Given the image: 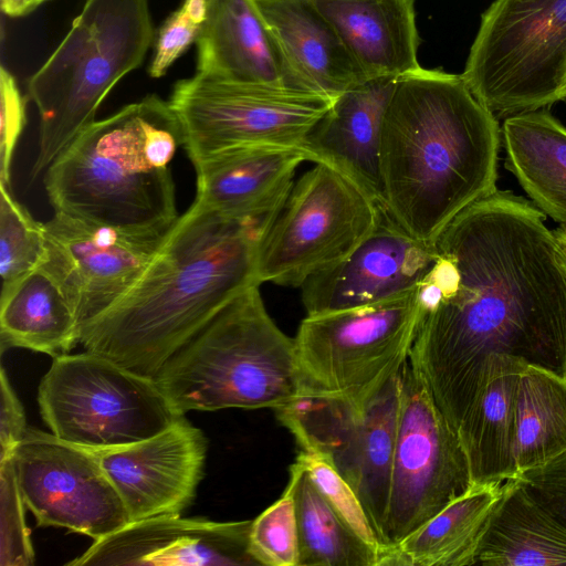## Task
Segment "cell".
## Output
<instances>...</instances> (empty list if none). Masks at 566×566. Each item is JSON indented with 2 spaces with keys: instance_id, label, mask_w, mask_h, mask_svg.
I'll use <instances>...</instances> for the list:
<instances>
[{
  "instance_id": "29",
  "label": "cell",
  "mask_w": 566,
  "mask_h": 566,
  "mask_svg": "<svg viewBox=\"0 0 566 566\" xmlns=\"http://www.w3.org/2000/svg\"><path fill=\"white\" fill-rule=\"evenodd\" d=\"M298 533V566H379L380 552L338 515L296 461L290 467Z\"/></svg>"
},
{
  "instance_id": "24",
  "label": "cell",
  "mask_w": 566,
  "mask_h": 566,
  "mask_svg": "<svg viewBox=\"0 0 566 566\" xmlns=\"http://www.w3.org/2000/svg\"><path fill=\"white\" fill-rule=\"evenodd\" d=\"M525 367L510 356L493 355L489 359L484 389L457 432L468 459L472 486L501 484L516 476L515 396Z\"/></svg>"
},
{
  "instance_id": "27",
  "label": "cell",
  "mask_w": 566,
  "mask_h": 566,
  "mask_svg": "<svg viewBox=\"0 0 566 566\" xmlns=\"http://www.w3.org/2000/svg\"><path fill=\"white\" fill-rule=\"evenodd\" d=\"M505 166L545 216L566 226V127L545 108L504 118Z\"/></svg>"
},
{
  "instance_id": "34",
  "label": "cell",
  "mask_w": 566,
  "mask_h": 566,
  "mask_svg": "<svg viewBox=\"0 0 566 566\" xmlns=\"http://www.w3.org/2000/svg\"><path fill=\"white\" fill-rule=\"evenodd\" d=\"M1 566H29L34 552L24 520V502L17 482L12 455L0 459Z\"/></svg>"
},
{
  "instance_id": "7",
  "label": "cell",
  "mask_w": 566,
  "mask_h": 566,
  "mask_svg": "<svg viewBox=\"0 0 566 566\" xmlns=\"http://www.w3.org/2000/svg\"><path fill=\"white\" fill-rule=\"evenodd\" d=\"M461 75L496 118L566 101V0H495Z\"/></svg>"
},
{
  "instance_id": "23",
  "label": "cell",
  "mask_w": 566,
  "mask_h": 566,
  "mask_svg": "<svg viewBox=\"0 0 566 566\" xmlns=\"http://www.w3.org/2000/svg\"><path fill=\"white\" fill-rule=\"evenodd\" d=\"M196 43L199 73L291 87L279 46L253 0H211Z\"/></svg>"
},
{
  "instance_id": "30",
  "label": "cell",
  "mask_w": 566,
  "mask_h": 566,
  "mask_svg": "<svg viewBox=\"0 0 566 566\" xmlns=\"http://www.w3.org/2000/svg\"><path fill=\"white\" fill-rule=\"evenodd\" d=\"M513 452L516 475L566 452V379L526 366L517 381Z\"/></svg>"
},
{
  "instance_id": "15",
  "label": "cell",
  "mask_w": 566,
  "mask_h": 566,
  "mask_svg": "<svg viewBox=\"0 0 566 566\" xmlns=\"http://www.w3.org/2000/svg\"><path fill=\"white\" fill-rule=\"evenodd\" d=\"M43 227L48 256L41 268L64 293L78 331L127 292L168 232L133 233L59 212Z\"/></svg>"
},
{
  "instance_id": "17",
  "label": "cell",
  "mask_w": 566,
  "mask_h": 566,
  "mask_svg": "<svg viewBox=\"0 0 566 566\" xmlns=\"http://www.w3.org/2000/svg\"><path fill=\"white\" fill-rule=\"evenodd\" d=\"M207 451L203 431L181 416L148 439L96 452L130 522H136L187 510L203 478Z\"/></svg>"
},
{
  "instance_id": "37",
  "label": "cell",
  "mask_w": 566,
  "mask_h": 566,
  "mask_svg": "<svg viewBox=\"0 0 566 566\" xmlns=\"http://www.w3.org/2000/svg\"><path fill=\"white\" fill-rule=\"evenodd\" d=\"M201 29L180 8L174 11L158 31L149 75L154 78L164 76L176 60L197 42Z\"/></svg>"
},
{
  "instance_id": "26",
  "label": "cell",
  "mask_w": 566,
  "mask_h": 566,
  "mask_svg": "<svg viewBox=\"0 0 566 566\" xmlns=\"http://www.w3.org/2000/svg\"><path fill=\"white\" fill-rule=\"evenodd\" d=\"M502 484L471 486L438 514L387 548L380 566L475 565Z\"/></svg>"
},
{
  "instance_id": "18",
  "label": "cell",
  "mask_w": 566,
  "mask_h": 566,
  "mask_svg": "<svg viewBox=\"0 0 566 566\" xmlns=\"http://www.w3.org/2000/svg\"><path fill=\"white\" fill-rule=\"evenodd\" d=\"M252 520L158 515L130 522L96 539L69 566H251Z\"/></svg>"
},
{
  "instance_id": "6",
  "label": "cell",
  "mask_w": 566,
  "mask_h": 566,
  "mask_svg": "<svg viewBox=\"0 0 566 566\" xmlns=\"http://www.w3.org/2000/svg\"><path fill=\"white\" fill-rule=\"evenodd\" d=\"M148 0H85L65 38L30 77L40 115L35 178L96 119L112 88L154 41Z\"/></svg>"
},
{
  "instance_id": "8",
  "label": "cell",
  "mask_w": 566,
  "mask_h": 566,
  "mask_svg": "<svg viewBox=\"0 0 566 566\" xmlns=\"http://www.w3.org/2000/svg\"><path fill=\"white\" fill-rule=\"evenodd\" d=\"M422 317L417 290L370 305L307 315L294 337L300 395L365 406L408 360Z\"/></svg>"
},
{
  "instance_id": "35",
  "label": "cell",
  "mask_w": 566,
  "mask_h": 566,
  "mask_svg": "<svg viewBox=\"0 0 566 566\" xmlns=\"http://www.w3.org/2000/svg\"><path fill=\"white\" fill-rule=\"evenodd\" d=\"M28 97L14 76L0 69V184L10 187L11 164L18 140L27 124Z\"/></svg>"
},
{
  "instance_id": "36",
  "label": "cell",
  "mask_w": 566,
  "mask_h": 566,
  "mask_svg": "<svg viewBox=\"0 0 566 566\" xmlns=\"http://www.w3.org/2000/svg\"><path fill=\"white\" fill-rule=\"evenodd\" d=\"M527 494L566 528V452L518 473Z\"/></svg>"
},
{
  "instance_id": "5",
  "label": "cell",
  "mask_w": 566,
  "mask_h": 566,
  "mask_svg": "<svg viewBox=\"0 0 566 566\" xmlns=\"http://www.w3.org/2000/svg\"><path fill=\"white\" fill-rule=\"evenodd\" d=\"M174 410L280 409L301 394L294 338L269 315L259 286L224 306L154 377Z\"/></svg>"
},
{
  "instance_id": "39",
  "label": "cell",
  "mask_w": 566,
  "mask_h": 566,
  "mask_svg": "<svg viewBox=\"0 0 566 566\" xmlns=\"http://www.w3.org/2000/svg\"><path fill=\"white\" fill-rule=\"evenodd\" d=\"M49 0H0L1 11L11 17L19 18L29 14Z\"/></svg>"
},
{
  "instance_id": "10",
  "label": "cell",
  "mask_w": 566,
  "mask_h": 566,
  "mask_svg": "<svg viewBox=\"0 0 566 566\" xmlns=\"http://www.w3.org/2000/svg\"><path fill=\"white\" fill-rule=\"evenodd\" d=\"M382 210L348 177L315 164L294 182L259 241L260 283L301 287L359 247L377 227Z\"/></svg>"
},
{
  "instance_id": "13",
  "label": "cell",
  "mask_w": 566,
  "mask_h": 566,
  "mask_svg": "<svg viewBox=\"0 0 566 566\" xmlns=\"http://www.w3.org/2000/svg\"><path fill=\"white\" fill-rule=\"evenodd\" d=\"M472 486L465 452L431 394L407 360L389 499L381 538L398 544Z\"/></svg>"
},
{
  "instance_id": "31",
  "label": "cell",
  "mask_w": 566,
  "mask_h": 566,
  "mask_svg": "<svg viewBox=\"0 0 566 566\" xmlns=\"http://www.w3.org/2000/svg\"><path fill=\"white\" fill-rule=\"evenodd\" d=\"M0 184V275L1 294L8 293L46 261L43 223Z\"/></svg>"
},
{
  "instance_id": "25",
  "label": "cell",
  "mask_w": 566,
  "mask_h": 566,
  "mask_svg": "<svg viewBox=\"0 0 566 566\" xmlns=\"http://www.w3.org/2000/svg\"><path fill=\"white\" fill-rule=\"evenodd\" d=\"M475 565H566V528L536 503L513 478L502 484L501 497L480 542Z\"/></svg>"
},
{
  "instance_id": "1",
  "label": "cell",
  "mask_w": 566,
  "mask_h": 566,
  "mask_svg": "<svg viewBox=\"0 0 566 566\" xmlns=\"http://www.w3.org/2000/svg\"><path fill=\"white\" fill-rule=\"evenodd\" d=\"M434 247L408 360L458 432L493 355L566 379V262L545 214L499 190L459 213Z\"/></svg>"
},
{
  "instance_id": "19",
  "label": "cell",
  "mask_w": 566,
  "mask_h": 566,
  "mask_svg": "<svg viewBox=\"0 0 566 566\" xmlns=\"http://www.w3.org/2000/svg\"><path fill=\"white\" fill-rule=\"evenodd\" d=\"M303 148L244 145L208 155L192 165L195 201L229 219L259 226L263 233L282 210L294 185Z\"/></svg>"
},
{
  "instance_id": "16",
  "label": "cell",
  "mask_w": 566,
  "mask_h": 566,
  "mask_svg": "<svg viewBox=\"0 0 566 566\" xmlns=\"http://www.w3.org/2000/svg\"><path fill=\"white\" fill-rule=\"evenodd\" d=\"M436 260V247L416 239L382 210L371 234L343 261L300 287L307 315L360 307L409 294Z\"/></svg>"
},
{
  "instance_id": "28",
  "label": "cell",
  "mask_w": 566,
  "mask_h": 566,
  "mask_svg": "<svg viewBox=\"0 0 566 566\" xmlns=\"http://www.w3.org/2000/svg\"><path fill=\"white\" fill-rule=\"evenodd\" d=\"M78 344V323L64 293L42 268L0 300L1 353L18 347L50 355L69 353Z\"/></svg>"
},
{
  "instance_id": "22",
  "label": "cell",
  "mask_w": 566,
  "mask_h": 566,
  "mask_svg": "<svg viewBox=\"0 0 566 566\" xmlns=\"http://www.w3.org/2000/svg\"><path fill=\"white\" fill-rule=\"evenodd\" d=\"M366 78L420 66L415 0H312Z\"/></svg>"
},
{
  "instance_id": "42",
  "label": "cell",
  "mask_w": 566,
  "mask_h": 566,
  "mask_svg": "<svg viewBox=\"0 0 566 566\" xmlns=\"http://www.w3.org/2000/svg\"><path fill=\"white\" fill-rule=\"evenodd\" d=\"M559 231L566 235V226H563L559 228Z\"/></svg>"
},
{
  "instance_id": "20",
  "label": "cell",
  "mask_w": 566,
  "mask_h": 566,
  "mask_svg": "<svg viewBox=\"0 0 566 566\" xmlns=\"http://www.w3.org/2000/svg\"><path fill=\"white\" fill-rule=\"evenodd\" d=\"M397 78L369 77L340 93L303 145L308 161L342 172L382 209L380 135Z\"/></svg>"
},
{
  "instance_id": "9",
  "label": "cell",
  "mask_w": 566,
  "mask_h": 566,
  "mask_svg": "<svg viewBox=\"0 0 566 566\" xmlns=\"http://www.w3.org/2000/svg\"><path fill=\"white\" fill-rule=\"evenodd\" d=\"M38 403L54 436L94 451L137 443L181 417L154 378L87 350L53 357Z\"/></svg>"
},
{
  "instance_id": "38",
  "label": "cell",
  "mask_w": 566,
  "mask_h": 566,
  "mask_svg": "<svg viewBox=\"0 0 566 566\" xmlns=\"http://www.w3.org/2000/svg\"><path fill=\"white\" fill-rule=\"evenodd\" d=\"M0 392V459H4L12 455L29 427L23 406L15 395L4 368H1Z\"/></svg>"
},
{
  "instance_id": "14",
  "label": "cell",
  "mask_w": 566,
  "mask_h": 566,
  "mask_svg": "<svg viewBox=\"0 0 566 566\" xmlns=\"http://www.w3.org/2000/svg\"><path fill=\"white\" fill-rule=\"evenodd\" d=\"M12 459L22 500L38 526L64 527L96 541L130 523L96 451L29 427Z\"/></svg>"
},
{
  "instance_id": "2",
  "label": "cell",
  "mask_w": 566,
  "mask_h": 566,
  "mask_svg": "<svg viewBox=\"0 0 566 566\" xmlns=\"http://www.w3.org/2000/svg\"><path fill=\"white\" fill-rule=\"evenodd\" d=\"M262 234L193 201L127 292L80 327L78 344L154 378L224 306L261 285Z\"/></svg>"
},
{
  "instance_id": "40",
  "label": "cell",
  "mask_w": 566,
  "mask_h": 566,
  "mask_svg": "<svg viewBox=\"0 0 566 566\" xmlns=\"http://www.w3.org/2000/svg\"><path fill=\"white\" fill-rule=\"evenodd\" d=\"M211 0H184L180 9L197 25L203 27L206 23Z\"/></svg>"
},
{
  "instance_id": "11",
  "label": "cell",
  "mask_w": 566,
  "mask_h": 566,
  "mask_svg": "<svg viewBox=\"0 0 566 566\" xmlns=\"http://www.w3.org/2000/svg\"><path fill=\"white\" fill-rule=\"evenodd\" d=\"M334 99L289 86L197 72L175 84L169 103L182 127V147L193 164L244 145L303 148Z\"/></svg>"
},
{
  "instance_id": "21",
  "label": "cell",
  "mask_w": 566,
  "mask_h": 566,
  "mask_svg": "<svg viewBox=\"0 0 566 566\" xmlns=\"http://www.w3.org/2000/svg\"><path fill=\"white\" fill-rule=\"evenodd\" d=\"M289 73L290 86L336 98L366 80L312 0H253Z\"/></svg>"
},
{
  "instance_id": "4",
  "label": "cell",
  "mask_w": 566,
  "mask_h": 566,
  "mask_svg": "<svg viewBox=\"0 0 566 566\" xmlns=\"http://www.w3.org/2000/svg\"><path fill=\"white\" fill-rule=\"evenodd\" d=\"M180 120L156 94L95 120L45 169L54 212L133 233L164 234L178 219L170 163Z\"/></svg>"
},
{
  "instance_id": "33",
  "label": "cell",
  "mask_w": 566,
  "mask_h": 566,
  "mask_svg": "<svg viewBox=\"0 0 566 566\" xmlns=\"http://www.w3.org/2000/svg\"><path fill=\"white\" fill-rule=\"evenodd\" d=\"M295 461L305 469L312 482L345 523L363 541L380 552L381 560L387 547L373 526L358 495L332 462L318 452L306 450H302Z\"/></svg>"
},
{
  "instance_id": "3",
  "label": "cell",
  "mask_w": 566,
  "mask_h": 566,
  "mask_svg": "<svg viewBox=\"0 0 566 566\" xmlns=\"http://www.w3.org/2000/svg\"><path fill=\"white\" fill-rule=\"evenodd\" d=\"M500 134L461 74L419 67L399 76L380 135L387 212L434 244L459 213L497 190Z\"/></svg>"
},
{
  "instance_id": "12",
  "label": "cell",
  "mask_w": 566,
  "mask_h": 566,
  "mask_svg": "<svg viewBox=\"0 0 566 566\" xmlns=\"http://www.w3.org/2000/svg\"><path fill=\"white\" fill-rule=\"evenodd\" d=\"M400 371L363 407L300 395L275 410L302 450L326 457L349 483L381 542L398 430Z\"/></svg>"
},
{
  "instance_id": "32",
  "label": "cell",
  "mask_w": 566,
  "mask_h": 566,
  "mask_svg": "<svg viewBox=\"0 0 566 566\" xmlns=\"http://www.w3.org/2000/svg\"><path fill=\"white\" fill-rule=\"evenodd\" d=\"M250 553L258 565L298 566V533L294 499L282 496L252 520Z\"/></svg>"
},
{
  "instance_id": "41",
  "label": "cell",
  "mask_w": 566,
  "mask_h": 566,
  "mask_svg": "<svg viewBox=\"0 0 566 566\" xmlns=\"http://www.w3.org/2000/svg\"><path fill=\"white\" fill-rule=\"evenodd\" d=\"M555 234L557 237L558 243L560 245L565 262H566V235L563 234L559 229L555 231Z\"/></svg>"
}]
</instances>
